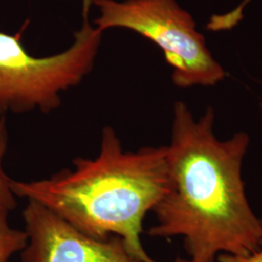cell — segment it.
Returning <instances> with one entry per match:
<instances>
[{
	"label": "cell",
	"instance_id": "ba28073f",
	"mask_svg": "<svg viewBox=\"0 0 262 262\" xmlns=\"http://www.w3.org/2000/svg\"><path fill=\"white\" fill-rule=\"evenodd\" d=\"M253 0H244L243 2L237 6L231 12L225 14V15H215L210 19V25L213 30L219 31L224 29H229L233 28L238 24V21L241 19L243 16L245 7Z\"/></svg>",
	"mask_w": 262,
	"mask_h": 262
},
{
	"label": "cell",
	"instance_id": "7a4b0ae2",
	"mask_svg": "<svg viewBox=\"0 0 262 262\" xmlns=\"http://www.w3.org/2000/svg\"><path fill=\"white\" fill-rule=\"evenodd\" d=\"M73 165L50 178L12 179L11 189L15 196L47 208L90 237L122 238L135 259L151 261L140 236L145 216L168 190L166 146L124 151L117 132L107 125L98 156L76 158Z\"/></svg>",
	"mask_w": 262,
	"mask_h": 262
},
{
	"label": "cell",
	"instance_id": "3957f363",
	"mask_svg": "<svg viewBox=\"0 0 262 262\" xmlns=\"http://www.w3.org/2000/svg\"><path fill=\"white\" fill-rule=\"evenodd\" d=\"M91 5L92 0H83V24L74 42L54 56H32L23 44L21 31L0 30V117L53 112L61 104V94L92 72L104 32L90 23Z\"/></svg>",
	"mask_w": 262,
	"mask_h": 262
},
{
	"label": "cell",
	"instance_id": "277c9868",
	"mask_svg": "<svg viewBox=\"0 0 262 262\" xmlns=\"http://www.w3.org/2000/svg\"><path fill=\"white\" fill-rule=\"evenodd\" d=\"M92 4L99 10L94 25L100 31L128 29L160 48L178 88L212 86L225 79V69L197 31L195 20L176 0H92Z\"/></svg>",
	"mask_w": 262,
	"mask_h": 262
},
{
	"label": "cell",
	"instance_id": "5b68a950",
	"mask_svg": "<svg viewBox=\"0 0 262 262\" xmlns=\"http://www.w3.org/2000/svg\"><path fill=\"white\" fill-rule=\"evenodd\" d=\"M28 244L21 262H139L122 238L98 240L34 201L24 209Z\"/></svg>",
	"mask_w": 262,
	"mask_h": 262
},
{
	"label": "cell",
	"instance_id": "9c48e42d",
	"mask_svg": "<svg viewBox=\"0 0 262 262\" xmlns=\"http://www.w3.org/2000/svg\"><path fill=\"white\" fill-rule=\"evenodd\" d=\"M219 262H262V243L259 248L253 253L247 255H231L226 253H221Z\"/></svg>",
	"mask_w": 262,
	"mask_h": 262
},
{
	"label": "cell",
	"instance_id": "8fae6325",
	"mask_svg": "<svg viewBox=\"0 0 262 262\" xmlns=\"http://www.w3.org/2000/svg\"><path fill=\"white\" fill-rule=\"evenodd\" d=\"M261 108H262V105H261Z\"/></svg>",
	"mask_w": 262,
	"mask_h": 262
},
{
	"label": "cell",
	"instance_id": "8992f818",
	"mask_svg": "<svg viewBox=\"0 0 262 262\" xmlns=\"http://www.w3.org/2000/svg\"><path fill=\"white\" fill-rule=\"evenodd\" d=\"M8 212L0 209V262H10L13 254L19 253L28 244L25 230L12 228L8 223Z\"/></svg>",
	"mask_w": 262,
	"mask_h": 262
},
{
	"label": "cell",
	"instance_id": "52a82bcc",
	"mask_svg": "<svg viewBox=\"0 0 262 262\" xmlns=\"http://www.w3.org/2000/svg\"><path fill=\"white\" fill-rule=\"evenodd\" d=\"M8 129L6 117H0V209L7 211L15 210L17 207V200L11 189V180L4 169L3 159L8 149Z\"/></svg>",
	"mask_w": 262,
	"mask_h": 262
},
{
	"label": "cell",
	"instance_id": "30bf717a",
	"mask_svg": "<svg viewBox=\"0 0 262 262\" xmlns=\"http://www.w3.org/2000/svg\"><path fill=\"white\" fill-rule=\"evenodd\" d=\"M215 258H214V257H205V258H192V257H189L188 259H184V258L178 257L173 262H215ZM150 262L158 261L152 259Z\"/></svg>",
	"mask_w": 262,
	"mask_h": 262
},
{
	"label": "cell",
	"instance_id": "6da1fadb",
	"mask_svg": "<svg viewBox=\"0 0 262 262\" xmlns=\"http://www.w3.org/2000/svg\"><path fill=\"white\" fill-rule=\"evenodd\" d=\"M215 114L209 107L198 120L187 104H174L167 148L169 187L154 209L151 237H183L189 257L217 253L247 255L262 243V220L247 198L243 160L249 134L226 140L214 133Z\"/></svg>",
	"mask_w": 262,
	"mask_h": 262
}]
</instances>
